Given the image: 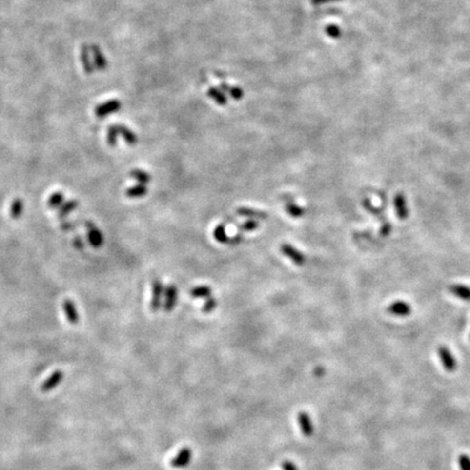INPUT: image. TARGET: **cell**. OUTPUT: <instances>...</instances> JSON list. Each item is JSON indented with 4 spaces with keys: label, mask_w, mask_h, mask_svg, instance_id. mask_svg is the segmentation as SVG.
<instances>
[{
    "label": "cell",
    "mask_w": 470,
    "mask_h": 470,
    "mask_svg": "<svg viewBox=\"0 0 470 470\" xmlns=\"http://www.w3.org/2000/svg\"><path fill=\"white\" fill-rule=\"evenodd\" d=\"M207 94H208V96L212 99V101H215L218 104H220V106H225V104H226V102H227L226 96L220 91L219 88H216V87L209 88Z\"/></svg>",
    "instance_id": "d4e9b609"
},
{
    "label": "cell",
    "mask_w": 470,
    "mask_h": 470,
    "mask_svg": "<svg viewBox=\"0 0 470 470\" xmlns=\"http://www.w3.org/2000/svg\"><path fill=\"white\" fill-rule=\"evenodd\" d=\"M363 206L369 213H371V215L376 217L379 221H381V227H380V235L384 236V237L390 235L391 232H392V225H391V223L386 219V217L383 216L381 209H379L376 206H373L371 201H370L369 198H364L363 199Z\"/></svg>",
    "instance_id": "6da1fadb"
},
{
    "label": "cell",
    "mask_w": 470,
    "mask_h": 470,
    "mask_svg": "<svg viewBox=\"0 0 470 470\" xmlns=\"http://www.w3.org/2000/svg\"><path fill=\"white\" fill-rule=\"evenodd\" d=\"M89 48L87 46H83L82 49H81V61H82L84 71L87 74H91L94 72L95 65L94 62L91 59V56H89Z\"/></svg>",
    "instance_id": "e0dca14e"
},
{
    "label": "cell",
    "mask_w": 470,
    "mask_h": 470,
    "mask_svg": "<svg viewBox=\"0 0 470 470\" xmlns=\"http://www.w3.org/2000/svg\"><path fill=\"white\" fill-rule=\"evenodd\" d=\"M388 312L396 317H407L411 313V306L404 301H395L388 307Z\"/></svg>",
    "instance_id": "30bf717a"
},
{
    "label": "cell",
    "mask_w": 470,
    "mask_h": 470,
    "mask_svg": "<svg viewBox=\"0 0 470 470\" xmlns=\"http://www.w3.org/2000/svg\"><path fill=\"white\" fill-rule=\"evenodd\" d=\"M89 50H91L92 55H93V62H94L95 68H96L99 71H102V70L106 69L107 65H108L107 58L102 54V49L99 48L98 46L93 45V46L89 47Z\"/></svg>",
    "instance_id": "4fadbf2b"
},
{
    "label": "cell",
    "mask_w": 470,
    "mask_h": 470,
    "mask_svg": "<svg viewBox=\"0 0 470 470\" xmlns=\"http://www.w3.org/2000/svg\"><path fill=\"white\" fill-rule=\"evenodd\" d=\"M191 458H192V450L187 448H184L180 450L177 456L171 459L170 465L173 468H183L185 466H187Z\"/></svg>",
    "instance_id": "7c38bea8"
},
{
    "label": "cell",
    "mask_w": 470,
    "mask_h": 470,
    "mask_svg": "<svg viewBox=\"0 0 470 470\" xmlns=\"http://www.w3.org/2000/svg\"><path fill=\"white\" fill-rule=\"evenodd\" d=\"M60 227H61V230L64 231V232L72 231V230H74V227H75V223L71 222V221H66L64 219V220H62V222H61Z\"/></svg>",
    "instance_id": "d6a6232c"
},
{
    "label": "cell",
    "mask_w": 470,
    "mask_h": 470,
    "mask_svg": "<svg viewBox=\"0 0 470 470\" xmlns=\"http://www.w3.org/2000/svg\"><path fill=\"white\" fill-rule=\"evenodd\" d=\"M119 132L117 129V125H111L109 126L108 132H107V143L109 146H116L117 145V139H118Z\"/></svg>",
    "instance_id": "f1b7e54d"
},
{
    "label": "cell",
    "mask_w": 470,
    "mask_h": 470,
    "mask_svg": "<svg viewBox=\"0 0 470 470\" xmlns=\"http://www.w3.org/2000/svg\"><path fill=\"white\" fill-rule=\"evenodd\" d=\"M84 245H85V244H84V242H83V240H82V239H81L80 236H78V235H77V236L74 237V239H73V246H74L75 248H77V249H80V250H81V249H83V248H84Z\"/></svg>",
    "instance_id": "836d02e7"
},
{
    "label": "cell",
    "mask_w": 470,
    "mask_h": 470,
    "mask_svg": "<svg viewBox=\"0 0 470 470\" xmlns=\"http://www.w3.org/2000/svg\"><path fill=\"white\" fill-rule=\"evenodd\" d=\"M243 240H244V237H243V235H242L241 233H240V234H236V235H234L233 237H231L229 245H239Z\"/></svg>",
    "instance_id": "e575fe53"
},
{
    "label": "cell",
    "mask_w": 470,
    "mask_h": 470,
    "mask_svg": "<svg viewBox=\"0 0 470 470\" xmlns=\"http://www.w3.org/2000/svg\"><path fill=\"white\" fill-rule=\"evenodd\" d=\"M280 249H281V253L291 260L294 265L300 266L301 267V266H304L306 264L305 255L301 253L300 250L294 247V246H292L291 244L284 243L281 245Z\"/></svg>",
    "instance_id": "277c9868"
},
{
    "label": "cell",
    "mask_w": 470,
    "mask_h": 470,
    "mask_svg": "<svg viewBox=\"0 0 470 470\" xmlns=\"http://www.w3.org/2000/svg\"><path fill=\"white\" fill-rule=\"evenodd\" d=\"M85 227H86V231H87L88 243L91 244V246H93L94 248L102 247L104 242L102 231L99 230L92 221H88V220L85 221Z\"/></svg>",
    "instance_id": "7a4b0ae2"
},
{
    "label": "cell",
    "mask_w": 470,
    "mask_h": 470,
    "mask_svg": "<svg viewBox=\"0 0 470 470\" xmlns=\"http://www.w3.org/2000/svg\"><path fill=\"white\" fill-rule=\"evenodd\" d=\"M326 33L327 35L331 37V39H339L341 36V28L335 25V24H329L326 27Z\"/></svg>",
    "instance_id": "f546056e"
},
{
    "label": "cell",
    "mask_w": 470,
    "mask_h": 470,
    "mask_svg": "<svg viewBox=\"0 0 470 470\" xmlns=\"http://www.w3.org/2000/svg\"><path fill=\"white\" fill-rule=\"evenodd\" d=\"M236 215L241 217H246L250 218V219H259V220H265L268 218V213L265 211L256 210V209L251 208H246V207H240L236 209Z\"/></svg>",
    "instance_id": "9a60e30c"
},
{
    "label": "cell",
    "mask_w": 470,
    "mask_h": 470,
    "mask_svg": "<svg viewBox=\"0 0 470 470\" xmlns=\"http://www.w3.org/2000/svg\"><path fill=\"white\" fill-rule=\"evenodd\" d=\"M148 193V188L145 184L137 183L134 186L125 189V196L129 198H141Z\"/></svg>",
    "instance_id": "ffe728a7"
},
{
    "label": "cell",
    "mask_w": 470,
    "mask_h": 470,
    "mask_svg": "<svg viewBox=\"0 0 470 470\" xmlns=\"http://www.w3.org/2000/svg\"><path fill=\"white\" fill-rule=\"evenodd\" d=\"M218 306V302L216 298L209 297L207 298V301L204 304V306L202 308L203 312H211L213 309H216V307Z\"/></svg>",
    "instance_id": "4dcf8cb0"
},
{
    "label": "cell",
    "mask_w": 470,
    "mask_h": 470,
    "mask_svg": "<svg viewBox=\"0 0 470 470\" xmlns=\"http://www.w3.org/2000/svg\"><path fill=\"white\" fill-rule=\"evenodd\" d=\"M258 227H259V222L257 220L249 219L242 223V225L239 226V230L244 232H251V231L257 230Z\"/></svg>",
    "instance_id": "83f0119b"
},
{
    "label": "cell",
    "mask_w": 470,
    "mask_h": 470,
    "mask_svg": "<svg viewBox=\"0 0 470 470\" xmlns=\"http://www.w3.org/2000/svg\"><path fill=\"white\" fill-rule=\"evenodd\" d=\"M213 237L217 242H219L220 244H229L230 243V237L226 234L225 225L223 223L218 225L215 230H213Z\"/></svg>",
    "instance_id": "7402d4cb"
},
{
    "label": "cell",
    "mask_w": 470,
    "mask_h": 470,
    "mask_svg": "<svg viewBox=\"0 0 470 470\" xmlns=\"http://www.w3.org/2000/svg\"><path fill=\"white\" fill-rule=\"evenodd\" d=\"M458 466L460 470H470V457L466 454L458 456Z\"/></svg>",
    "instance_id": "1f68e13d"
},
{
    "label": "cell",
    "mask_w": 470,
    "mask_h": 470,
    "mask_svg": "<svg viewBox=\"0 0 470 470\" xmlns=\"http://www.w3.org/2000/svg\"><path fill=\"white\" fill-rule=\"evenodd\" d=\"M394 208H395L396 216L400 220H406L409 215V210L407 207L406 197L402 192H398L394 196Z\"/></svg>",
    "instance_id": "ba28073f"
},
{
    "label": "cell",
    "mask_w": 470,
    "mask_h": 470,
    "mask_svg": "<svg viewBox=\"0 0 470 470\" xmlns=\"http://www.w3.org/2000/svg\"><path fill=\"white\" fill-rule=\"evenodd\" d=\"M62 308L64 311V315L66 317V319L70 322L71 325H78L80 321V315L77 309V306L72 300H64L62 303Z\"/></svg>",
    "instance_id": "8fae6325"
},
{
    "label": "cell",
    "mask_w": 470,
    "mask_h": 470,
    "mask_svg": "<svg viewBox=\"0 0 470 470\" xmlns=\"http://www.w3.org/2000/svg\"><path fill=\"white\" fill-rule=\"evenodd\" d=\"M449 291L454 296L465 302H470V286H465V284H450L449 286Z\"/></svg>",
    "instance_id": "5bb4252c"
},
{
    "label": "cell",
    "mask_w": 470,
    "mask_h": 470,
    "mask_svg": "<svg viewBox=\"0 0 470 470\" xmlns=\"http://www.w3.org/2000/svg\"><path fill=\"white\" fill-rule=\"evenodd\" d=\"M221 87H222L223 89H225V91L229 92L230 96H231L232 98H234L235 101H240V99L243 98L244 92L242 91V88H240V87H237V86L229 87V86H227V85H225V84H222Z\"/></svg>",
    "instance_id": "4316f807"
},
{
    "label": "cell",
    "mask_w": 470,
    "mask_h": 470,
    "mask_svg": "<svg viewBox=\"0 0 470 470\" xmlns=\"http://www.w3.org/2000/svg\"><path fill=\"white\" fill-rule=\"evenodd\" d=\"M64 203V195L61 192H55L49 196L47 205L50 209H58Z\"/></svg>",
    "instance_id": "484cf974"
},
{
    "label": "cell",
    "mask_w": 470,
    "mask_h": 470,
    "mask_svg": "<svg viewBox=\"0 0 470 470\" xmlns=\"http://www.w3.org/2000/svg\"><path fill=\"white\" fill-rule=\"evenodd\" d=\"M80 206V203L77 199H70V201L64 202L62 205L58 208V218L60 220H64L71 212H73L75 209H78Z\"/></svg>",
    "instance_id": "2e32d148"
},
{
    "label": "cell",
    "mask_w": 470,
    "mask_h": 470,
    "mask_svg": "<svg viewBox=\"0 0 470 470\" xmlns=\"http://www.w3.org/2000/svg\"><path fill=\"white\" fill-rule=\"evenodd\" d=\"M438 354H439L441 363H442L443 367H444L446 371L453 372V371H455V370H456V368H457L456 359H455L453 354L450 353V350L448 347H446V346H443V345L439 346Z\"/></svg>",
    "instance_id": "5b68a950"
},
{
    "label": "cell",
    "mask_w": 470,
    "mask_h": 470,
    "mask_svg": "<svg viewBox=\"0 0 470 470\" xmlns=\"http://www.w3.org/2000/svg\"><path fill=\"white\" fill-rule=\"evenodd\" d=\"M24 210V203L21 198H14L10 206V217L12 219L17 220L22 216Z\"/></svg>",
    "instance_id": "603a6c76"
},
{
    "label": "cell",
    "mask_w": 470,
    "mask_h": 470,
    "mask_svg": "<svg viewBox=\"0 0 470 470\" xmlns=\"http://www.w3.org/2000/svg\"><path fill=\"white\" fill-rule=\"evenodd\" d=\"M130 177L133 178L134 180H136L137 183L145 184V185L148 184L150 182V180H151L150 174L148 172H146V171L141 170V169L132 170L130 172Z\"/></svg>",
    "instance_id": "cb8c5ba5"
},
{
    "label": "cell",
    "mask_w": 470,
    "mask_h": 470,
    "mask_svg": "<svg viewBox=\"0 0 470 470\" xmlns=\"http://www.w3.org/2000/svg\"><path fill=\"white\" fill-rule=\"evenodd\" d=\"M117 129L119 134L123 137V140L125 141L126 144L135 145L137 143V141H139L137 140V135L132 130H130L129 127H126L125 125L117 124Z\"/></svg>",
    "instance_id": "d6986e66"
},
{
    "label": "cell",
    "mask_w": 470,
    "mask_h": 470,
    "mask_svg": "<svg viewBox=\"0 0 470 470\" xmlns=\"http://www.w3.org/2000/svg\"><path fill=\"white\" fill-rule=\"evenodd\" d=\"M212 289L207 286H198L189 291V295L193 298H209L211 297Z\"/></svg>",
    "instance_id": "44dd1931"
},
{
    "label": "cell",
    "mask_w": 470,
    "mask_h": 470,
    "mask_svg": "<svg viewBox=\"0 0 470 470\" xmlns=\"http://www.w3.org/2000/svg\"><path fill=\"white\" fill-rule=\"evenodd\" d=\"M121 109V102L118 99H110L106 102H102L95 108V116L98 118H104L112 115Z\"/></svg>",
    "instance_id": "8992f818"
},
{
    "label": "cell",
    "mask_w": 470,
    "mask_h": 470,
    "mask_svg": "<svg viewBox=\"0 0 470 470\" xmlns=\"http://www.w3.org/2000/svg\"><path fill=\"white\" fill-rule=\"evenodd\" d=\"M178 296H179L178 288L177 286H173V284H170V286H168L164 288L163 309L165 311L170 312L174 309L178 302Z\"/></svg>",
    "instance_id": "9c48e42d"
},
{
    "label": "cell",
    "mask_w": 470,
    "mask_h": 470,
    "mask_svg": "<svg viewBox=\"0 0 470 470\" xmlns=\"http://www.w3.org/2000/svg\"><path fill=\"white\" fill-rule=\"evenodd\" d=\"M64 379V373L61 370H56V371L52 372L50 376L47 378L45 381H42L41 384V391L42 393H49L50 391L55 390L56 388H58L61 382L63 381Z\"/></svg>",
    "instance_id": "52a82bcc"
},
{
    "label": "cell",
    "mask_w": 470,
    "mask_h": 470,
    "mask_svg": "<svg viewBox=\"0 0 470 470\" xmlns=\"http://www.w3.org/2000/svg\"><path fill=\"white\" fill-rule=\"evenodd\" d=\"M335 1H341V0H310V2L312 4H316V6H318V4H325V3L335 2Z\"/></svg>",
    "instance_id": "d590c367"
},
{
    "label": "cell",
    "mask_w": 470,
    "mask_h": 470,
    "mask_svg": "<svg viewBox=\"0 0 470 470\" xmlns=\"http://www.w3.org/2000/svg\"><path fill=\"white\" fill-rule=\"evenodd\" d=\"M286 211L292 218H296V219L302 218L306 213L305 209L301 206H298L292 198H289L288 201H286Z\"/></svg>",
    "instance_id": "ac0fdd59"
},
{
    "label": "cell",
    "mask_w": 470,
    "mask_h": 470,
    "mask_svg": "<svg viewBox=\"0 0 470 470\" xmlns=\"http://www.w3.org/2000/svg\"><path fill=\"white\" fill-rule=\"evenodd\" d=\"M164 294L163 284L161 283L159 279H155L151 284V301L150 309L153 311H158L161 307V300Z\"/></svg>",
    "instance_id": "3957f363"
}]
</instances>
